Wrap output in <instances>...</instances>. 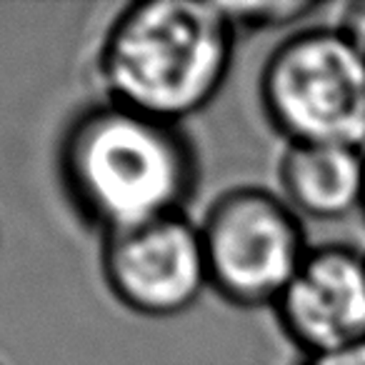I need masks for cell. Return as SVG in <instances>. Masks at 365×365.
I'll use <instances>...</instances> for the list:
<instances>
[{
  "mask_svg": "<svg viewBox=\"0 0 365 365\" xmlns=\"http://www.w3.org/2000/svg\"><path fill=\"white\" fill-rule=\"evenodd\" d=\"M58 175L78 215L110 235L185 213L198 188V153L182 125L103 98L66 125Z\"/></svg>",
  "mask_w": 365,
  "mask_h": 365,
  "instance_id": "6da1fadb",
  "label": "cell"
},
{
  "mask_svg": "<svg viewBox=\"0 0 365 365\" xmlns=\"http://www.w3.org/2000/svg\"><path fill=\"white\" fill-rule=\"evenodd\" d=\"M235 33L223 3L143 0L125 6L98 48L103 98L182 125L223 91Z\"/></svg>",
  "mask_w": 365,
  "mask_h": 365,
  "instance_id": "7a4b0ae2",
  "label": "cell"
},
{
  "mask_svg": "<svg viewBox=\"0 0 365 365\" xmlns=\"http://www.w3.org/2000/svg\"><path fill=\"white\" fill-rule=\"evenodd\" d=\"M258 93L285 143L365 148V56L333 23L300 28L278 43Z\"/></svg>",
  "mask_w": 365,
  "mask_h": 365,
  "instance_id": "3957f363",
  "label": "cell"
},
{
  "mask_svg": "<svg viewBox=\"0 0 365 365\" xmlns=\"http://www.w3.org/2000/svg\"><path fill=\"white\" fill-rule=\"evenodd\" d=\"M198 228L210 290L243 310L273 308L310 250L303 220L258 185L220 193Z\"/></svg>",
  "mask_w": 365,
  "mask_h": 365,
  "instance_id": "277c9868",
  "label": "cell"
},
{
  "mask_svg": "<svg viewBox=\"0 0 365 365\" xmlns=\"http://www.w3.org/2000/svg\"><path fill=\"white\" fill-rule=\"evenodd\" d=\"M106 288L143 318H173L190 310L210 288L198 223L185 213L103 235Z\"/></svg>",
  "mask_w": 365,
  "mask_h": 365,
  "instance_id": "5b68a950",
  "label": "cell"
},
{
  "mask_svg": "<svg viewBox=\"0 0 365 365\" xmlns=\"http://www.w3.org/2000/svg\"><path fill=\"white\" fill-rule=\"evenodd\" d=\"M273 310L305 358L363 343L365 253L345 243L310 245Z\"/></svg>",
  "mask_w": 365,
  "mask_h": 365,
  "instance_id": "8992f818",
  "label": "cell"
},
{
  "mask_svg": "<svg viewBox=\"0 0 365 365\" xmlns=\"http://www.w3.org/2000/svg\"><path fill=\"white\" fill-rule=\"evenodd\" d=\"M278 195L303 223H338L360 213L365 198V148L285 143L278 160Z\"/></svg>",
  "mask_w": 365,
  "mask_h": 365,
  "instance_id": "52a82bcc",
  "label": "cell"
},
{
  "mask_svg": "<svg viewBox=\"0 0 365 365\" xmlns=\"http://www.w3.org/2000/svg\"><path fill=\"white\" fill-rule=\"evenodd\" d=\"M235 28H278L290 26L315 11L313 3H223Z\"/></svg>",
  "mask_w": 365,
  "mask_h": 365,
  "instance_id": "ba28073f",
  "label": "cell"
},
{
  "mask_svg": "<svg viewBox=\"0 0 365 365\" xmlns=\"http://www.w3.org/2000/svg\"><path fill=\"white\" fill-rule=\"evenodd\" d=\"M333 26L365 56V0L348 3L340 8Z\"/></svg>",
  "mask_w": 365,
  "mask_h": 365,
  "instance_id": "9c48e42d",
  "label": "cell"
},
{
  "mask_svg": "<svg viewBox=\"0 0 365 365\" xmlns=\"http://www.w3.org/2000/svg\"><path fill=\"white\" fill-rule=\"evenodd\" d=\"M303 365H365V340L348 345V348L330 350V353L308 355Z\"/></svg>",
  "mask_w": 365,
  "mask_h": 365,
  "instance_id": "30bf717a",
  "label": "cell"
},
{
  "mask_svg": "<svg viewBox=\"0 0 365 365\" xmlns=\"http://www.w3.org/2000/svg\"><path fill=\"white\" fill-rule=\"evenodd\" d=\"M360 213H363V215H365V198H363V210H360Z\"/></svg>",
  "mask_w": 365,
  "mask_h": 365,
  "instance_id": "8fae6325",
  "label": "cell"
}]
</instances>
